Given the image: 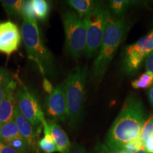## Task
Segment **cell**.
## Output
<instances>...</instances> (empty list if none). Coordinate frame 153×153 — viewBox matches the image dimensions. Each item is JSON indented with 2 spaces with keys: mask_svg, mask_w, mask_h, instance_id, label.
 <instances>
[{
  "mask_svg": "<svg viewBox=\"0 0 153 153\" xmlns=\"http://www.w3.org/2000/svg\"><path fill=\"white\" fill-rule=\"evenodd\" d=\"M144 123L142 101L130 96L108 131L106 145L114 153L120 152L126 145L140 137Z\"/></svg>",
  "mask_w": 153,
  "mask_h": 153,
  "instance_id": "1",
  "label": "cell"
},
{
  "mask_svg": "<svg viewBox=\"0 0 153 153\" xmlns=\"http://www.w3.org/2000/svg\"><path fill=\"white\" fill-rule=\"evenodd\" d=\"M126 26L122 19L114 17L109 11L98 55L93 63L91 80L99 84L106 74L118 48L123 41Z\"/></svg>",
  "mask_w": 153,
  "mask_h": 153,
  "instance_id": "2",
  "label": "cell"
},
{
  "mask_svg": "<svg viewBox=\"0 0 153 153\" xmlns=\"http://www.w3.org/2000/svg\"><path fill=\"white\" fill-rule=\"evenodd\" d=\"M22 38L28 58L35 63L43 78L55 71L54 58L43 43L36 18L23 17Z\"/></svg>",
  "mask_w": 153,
  "mask_h": 153,
  "instance_id": "3",
  "label": "cell"
},
{
  "mask_svg": "<svg viewBox=\"0 0 153 153\" xmlns=\"http://www.w3.org/2000/svg\"><path fill=\"white\" fill-rule=\"evenodd\" d=\"M87 76V66H78L69 73L63 82L68 106V120L73 129L79 126L84 116Z\"/></svg>",
  "mask_w": 153,
  "mask_h": 153,
  "instance_id": "4",
  "label": "cell"
},
{
  "mask_svg": "<svg viewBox=\"0 0 153 153\" xmlns=\"http://www.w3.org/2000/svg\"><path fill=\"white\" fill-rule=\"evenodd\" d=\"M62 21L67 54L74 60H79L85 54L87 43V26L85 20L76 12L66 11L62 15Z\"/></svg>",
  "mask_w": 153,
  "mask_h": 153,
  "instance_id": "5",
  "label": "cell"
},
{
  "mask_svg": "<svg viewBox=\"0 0 153 153\" xmlns=\"http://www.w3.org/2000/svg\"><path fill=\"white\" fill-rule=\"evenodd\" d=\"M108 14L109 11L98 2L94 10L84 19L87 26V43L85 55L88 58L98 54Z\"/></svg>",
  "mask_w": 153,
  "mask_h": 153,
  "instance_id": "6",
  "label": "cell"
},
{
  "mask_svg": "<svg viewBox=\"0 0 153 153\" xmlns=\"http://www.w3.org/2000/svg\"><path fill=\"white\" fill-rule=\"evenodd\" d=\"M16 99L21 114L36 128L41 127L45 116L36 95L28 87L20 84L16 94Z\"/></svg>",
  "mask_w": 153,
  "mask_h": 153,
  "instance_id": "7",
  "label": "cell"
},
{
  "mask_svg": "<svg viewBox=\"0 0 153 153\" xmlns=\"http://www.w3.org/2000/svg\"><path fill=\"white\" fill-rule=\"evenodd\" d=\"M153 51L150 33L141 38L136 43L126 47L123 59V69L128 74L135 73L149 53Z\"/></svg>",
  "mask_w": 153,
  "mask_h": 153,
  "instance_id": "8",
  "label": "cell"
},
{
  "mask_svg": "<svg viewBox=\"0 0 153 153\" xmlns=\"http://www.w3.org/2000/svg\"><path fill=\"white\" fill-rule=\"evenodd\" d=\"M45 113L55 122H65L68 118L65 94L63 83L56 86L45 101Z\"/></svg>",
  "mask_w": 153,
  "mask_h": 153,
  "instance_id": "9",
  "label": "cell"
},
{
  "mask_svg": "<svg viewBox=\"0 0 153 153\" xmlns=\"http://www.w3.org/2000/svg\"><path fill=\"white\" fill-rule=\"evenodd\" d=\"M22 39L21 31L14 23L0 22V53L11 56L18 51Z\"/></svg>",
  "mask_w": 153,
  "mask_h": 153,
  "instance_id": "10",
  "label": "cell"
},
{
  "mask_svg": "<svg viewBox=\"0 0 153 153\" xmlns=\"http://www.w3.org/2000/svg\"><path fill=\"white\" fill-rule=\"evenodd\" d=\"M14 120L18 128L19 134L29 145L31 152L38 146V129L32 125L19 111L18 106L15 108Z\"/></svg>",
  "mask_w": 153,
  "mask_h": 153,
  "instance_id": "11",
  "label": "cell"
},
{
  "mask_svg": "<svg viewBox=\"0 0 153 153\" xmlns=\"http://www.w3.org/2000/svg\"><path fill=\"white\" fill-rule=\"evenodd\" d=\"M48 123L57 151L60 153L70 152L72 144L65 132L56 122L52 120H48Z\"/></svg>",
  "mask_w": 153,
  "mask_h": 153,
  "instance_id": "12",
  "label": "cell"
},
{
  "mask_svg": "<svg viewBox=\"0 0 153 153\" xmlns=\"http://www.w3.org/2000/svg\"><path fill=\"white\" fill-rule=\"evenodd\" d=\"M14 91L15 90L9 91L0 104V126L14 119L15 108L17 106Z\"/></svg>",
  "mask_w": 153,
  "mask_h": 153,
  "instance_id": "13",
  "label": "cell"
},
{
  "mask_svg": "<svg viewBox=\"0 0 153 153\" xmlns=\"http://www.w3.org/2000/svg\"><path fill=\"white\" fill-rule=\"evenodd\" d=\"M42 126L44 130V137L38 140V146L40 150L43 151L44 153H54L57 152V148L51 135L48 123L45 119L42 121Z\"/></svg>",
  "mask_w": 153,
  "mask_h": 153,
  "instance_id": "14",
  "label": "cell"
},
{
  "mask_svg": "<svg viewBox=\"0 0 153 153\" xmlns=\"http://www.w3.org/2000/svg\"><path fill=\"white\" fill-rule=\"evenodd\" d=\"M67 3L74 9L82 19H85L90 14L98 4L97 1L91 0H69Z\"/></svg>",
  "mask_w": 153,
  "mask_h": 153,
  "instance_id": "15",
  "label": "cell"
},
{
  "mask_svg": "<svg viewBox=\"0 0 153 153\" xmlns=\"http://www.w3.org/2000/svg\"><path fill=\"white\" fill-rule=\"evenodd\" d=\"M19 136H20V134H19L18 128L14 119L0 126V141L1 142L4 143Z\"/></svg>",
  "mask_w": 153,
  "mask_h": 153,
  "instance_id": "16",
  "label": "cell"
},
{
  "mask_svg": "<svg viewBox=\"0 0 153 153\" xmlns=\"http://www.w3.org/2000/svg\"><path fill=\"white\" fill-rule=\"evenodd\" d=\"M24 1L22 0H2L1 1L4 9L9 16H22V9Z\"/></svg>",
  "mask_w": 153,
  "mask_h": 153,
  "instance_id": "17",
  "label": "cell"
},
{
  "mask_svg": "<svg viewBox=\"0 0 153 153\" xmlns=\"http://www.w3.org/2000/svg\"><path fill=\"white\" fill-rule=\"evenodd\" d=\"M34 15L41 21L47 19L50 12V5L45 0H31Z\"/></svg>",
  "mask_w": 153,
  "mask_h": 153,
  "instance_id": "18",
  "label": "cell"
},
{
  "mask_svg": "<svg viewBox=\"0 0 153 153\" xmlns=\"http://www.w3.org/2000/svg\"><path fill=\"white\" fill-rule=\"evenodd\" d=\"M130 4L129 1L126 0H113L110 1L111 14L116 18L121 19L125 12L127 10Z\"/></svg>",
  "mask_w": 153,
  "mask_h": 153,
  "instance_id": "19",
  "label": "cell"
},
{
  "mask_svg": "<svg viewBox=\"0 0 153 153\" xmlns=\"http://www.w3.org/2000/svg\"><path fill=\"white\" fill-rule=\"evenodd\" d=\"M4 144L11 147V148H13L19 153L31 152V150H30L29 145L21 135L7 141V142L4 143Z\"/></svg>",
  "mask_w": 153,
  "mask_h": 153,
  "instance_id": "20",
  "label": "cell"
},
{
  "mask_svg": "<svg viewBox=\"0 0 153 153\" xmlns=\"http://www.w3.org/2000/svg\"><path fill=\"white\" fill-rule=\"evenodd\" d=\"M153 85V75L145 72L137 79L133 80L131 86L134 89H146Z\"/></svg>",
  "mask_w": 153,
  "mask_h": 153,
  "instance_id": "21",
  "label": "cell"
},
{
  "mask_svg": "<svg viewBox=\"0 0 153 153\" xmlns=\"http://www.w3.org/2000/svg\"><path fill=\"white\" fill-rule=\"evenodd\" d=\"M153 134V115L151 116L150 117L148 118V120L146 121H145L144 124H143V126L142 128V130H141L140 133V137L141 140L143 142V144H144V142L146 140V139L150 136V135H152Z\"/></svg>",
  "mask_w": 153,
  "mask_h": 153,
  "instance_id": "22",
  "label": "cell"
},
{
  "mask_svg": "<svg viewBox=\"0 0 153 153\" xmlns=\"http://www.w3.org/2000/svg\"><path fill=\"white\" fill-rule=\"evenodd\" d=\"M140 149H145L144 148V144L141 140L140 137H138L137 139L134 140L132 142L129 143L124 147L123 151L128 153H133L135 151L140 150Z\"/></svg>",
  "mask_w": 153,
  "mask_h": 153,
  "instance_id": "23",
  "label": "cell"
},
{
  "mask_svg": "<svg viewBox=\"0 0 153 153\" xmlns=\"http://www.w3.org/2000/svg\"><path fill=\"white\" fill-rule=\"evenodd\" d=\"M16 89V82H13L11 83L6 85H0V104L1 103L8 93L11 90H15Z\"/></svg>",
  "mask_w": 153,
  "mask_h": 153,
  "instance_id": "24",
  "label": "cell"
},
{
  "mask_svg": "<svg viewBox=\"0 0 153 153\" xmlns=\"http://www.w3.org/2000/svg\"><path fill=\"white\" fill-rule=\"evenodd\" d=\"M22 16L29 17V18H36L34 15L32 1H24L22 9Z\"/></svg>",
  "mask_w": 153,
  "mask_h": 153,
  "instance_id": "25",
  "label": "cell"
},
{
  "mask_svg": "<svg viewBox=\"0 0 153 153\" xmlns=\"http://www.w3.org/2000/svg\"><path fill=\"white\" fill-rule=\"evenodd\" d=\"M14 82L11 72L7 69L0 67V85H6Z\"/></svg>",
  "mask_w": 153,
  "mask_h": 153,
  "instance_id": "26",
  "label": "cell"
},
{
  "mask_svg": "<svg viewBox=\"0 0 153 153\" xmlns=\"http://www.w3.org/2000/svg\"><path fill=\"white\" fill-rule=\"evenodd\" d=\"M145 69H146V72L153 75V51L149 53L146 57Z\"/></svg>",
  "mask_w": 153,
  "mask_h": 153,
  "instance_id": "27",
  "label": "cell"
},
{
  "mask_svg": "<svg viewBox=\"0 0 153 153\" xmlns=\"http://www.w3.org/2000/svg\"><path fill=\"white\" fill-rule=\"evenodd\" d=\"M91 153H114L111 150L108 148L106 144L99 143L94 148Z\"/></svg>",
  "mask_w": 153,
  "mask_h": 153,
  "instance_id": "28",
  "label": "cell"
},
{
  "mask_svg": "<svg viewBox=\"0 0 153 153\" xmlns=\"http://www.w3.org/2000/svg\"><path fill=\"white\" fill-rule=\"evenodd\" d=\"M69 153H87V150L84 145L74 143L72 145Z\"/></svg>",
  "mask_w": 153,
  "mask_h": 153,
  "instance_id": "29",
  "label": "cell"
},
{
  "mask_svg": "<svg viewBox=\"0 0 153 153\" xmlns=\"http://www.w3.org/2000/svg\"><path fill=\"white\" fill-rule=\"evenodd\" d=\"M144 148L146 153H153V134L144 142Z\"/></svg>",
  "mask_w": 153,
  "mask_h": 153,
  "instance_id": "30",
  "label": "cell"
},
{
  "mask_svg": "<svg viewBox=\"0 0 153 153\" xmlns=\"http://www.w3.org/2000/svg\"><path fill=\"white\" fill-rule=\"evenodd\" d=\"M0 153H19L11 147L0 141Z\"/></svg>",
  "mask_w": 153,
  "mask_h": 153,
  "instance_id": "31",
  "label": "cell"
},
{
  "mask_svg": "<svg viewBox=\"0 0 153 153\" xmlns=\"http://www.w3.org/2000/svg\"><path fill=\"white\" fill-rule=\"evenodd\" d=\"M43 87L44 89V90L46 93L50 94L51 92H52L53 90V88L52 84L50 82V81L47 78H43Z\"/></svg>",
  "mask_w": 153,
  "mask_h": 153,
  "instance_id": "32",
  "label": "cell"
},
{
  "mask_svg": "<svg viewBox=\"0 0 153 153\" xmlns=\"http://www.w3.org/2000/svg\"><path fill=\"white\" fill-rule=\"evenodd\" d=\"M148 97L149 99H150V101L151 104L153 106V87H151L148 91Z\"/></svg>",
  "mask_w": 153,
  "mask_h": 153,
  "instance_id": "33",
  "label": "cell"
},
{
  "mask_svg": "<svg viewBox=\"0 0 153 153\" xmlns=\"http://www.w3.org/2000/svg\"><path fill=\"white\" fill-rule=\"evenodd\" d=\"M32 152H33V153H41V150H40L39 148H38V146L36 147V148L34 149L33 151H32Z\"/></svg>",
  "mask_w": 153,
  "mask_h": 153,
  "instance_id": "34",
  "label": "cell"
},
{
  "mask_svg": "<svg viewBox=\"0 0 153 153\" xmlns=\"http://www.w3.org/2000/svg\"><path fill=\"white\" fill-rule=\"evenodd\" d=\"M133 153H146V152H145V149H140V150L135 151V152H133Z\"/></svg>",
  "mask_w": 153,
  "mask_h": 153,
  "instance_id": "35",
  "label": "cell"
},
{
  "mask_svg": "<svg viewBox=\"0 0 153 153\" xmlns=\"http://www.w3.org/2000/svg\"><path fill=\"white\" fill-rule=\"evenodd\" d=\"M150 35H151V38H152V41H153V30L150 33Z\"/></svg>",
  "mask_w": 153,
  "mask_h": 153,
  "instance_id": "36",
  "label": "cell"
},
{
  "mask_svg": "<svg viewBox=\"0 0 153 153\" xmlns=\"http://www.w3.org/2000/svg\"><path fill=\"white\" fill-rule=\"evenodd\" d=\"M119 153H128V152H125V151H121V152H119Z\"/></svg>",
  "mask_w": 153,
  "mask_h": 153,
  "instance_id": "37",
  "label": "cell"
}]
</instances>
